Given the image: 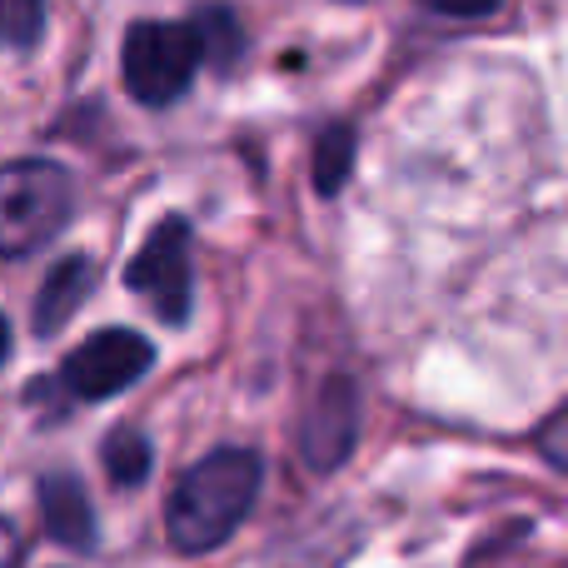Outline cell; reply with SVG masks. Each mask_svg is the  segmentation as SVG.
<instances>
[{
    "label": "cell",
    "instance_id": "obj_1",
    "mask_svg": "<svg viewBox=\"0 0 568 568\" xmlns=\"http://www.w3.org/2000/svg\"><path fill=\"white\" fill-rule=\"evenodd\" d=\"M265 479L255 449H215L180 474L165 499V534L180 554H210L240 529Z\"/></svg>",
    "mask_w": 568,
    "mask_h": 568
},
{
    "label": "cell",
    "instance_id": "obj_2",
    "mask_svg": "<svg viewBox=\"0 0 568 568\" xmlns=\"http://www.w3.org/2000/svg\"><path fill=\"white\" fill-rule=\"evenodd\" d=\"M75 215V180L55 160L0 165V255L26 260L45 250Z\"/></svg>",
    "mask_w": 568,
    "mask_h": 568
},
{
    "label": "cell",
    "instance_id": "obj_14",
    "mask_svg": "<svg viewBox=\"0 0 568 568\" xmlns=\"http://www.w3.org/2000/svg\"><path fill=\"white\" fill-rule=\"evenodd\" d=\"M6 354H10V324H6V314H0V364H6Z\"/></svg>",
    "mask_w": 568,
    "mask_h": 568
},
{
    "label": "cell",
    "instance_id": "obj_13",
    "mask_svg": "<svg viewBox=\"0 0 568 568\" xmlns=\"http://www.w3.org/2000/svg\"><path fill=\"white\" fill-rule=\"evenodd\" d=\"M0 568H20V539L6 519H0Z\"/></svg>",
    "mask_w": 568,
    "mask_h": 568
},
{
    "label": "cell",
    "instance_id": "obj_8",
    "mask_svg": "<svg viewBox=\"0 0 568 568\" xmlns=\"http://www.w3.org/2000/svg\"><path fill=\"white\" fill-rule=\"evenodd\" d=\"M190 30H195L200 60H210V70H235L240 65V55H245V26H240V16L230 6L195 10Z\"/></svg>",
    "mask_w": 568,
    "mask_h": 568
},
{
    "label": "cell",
    "instance_id": "obj_6",
    "mask_svg": "<svg viewBox=\"0 0 568 568\" xmlns=\"http://www.w3.org/2000/svg\"><path fill=\"white\" fill-rule=\"evenodd\" d=\"M100 270L90 255H65L55 270L45 275V284H40L36 294V334H55L65 329L70 320L80 314V304L90 300V290H95Z\"/></svg>",
    "mask_w": 568,
    "mask_h": 568
},
{
    "label": "cell",
    "instance_id": "obj_9",
    "mask_svg": "<svg viewBox=\"0 0 568 568\" xmlns=\"http://www.w3.org/2000/svg\"><path fill=\"white\" fill-rule=\"evenodd\" d=\"M354 165V130L349 125H329L314 145V190L320 195H334V190L349 180Z\"/></svg>",
    "mask_w": 568,
    "mask_h": 568
},
{
    "label": "cell",
    "instance_id": "obj_7",
    "mask_svg": "<svg viewBox=\"0 0 568 568\" xmlns=\"http://www.w3.org/2000/svg\"><path fill=\"white\" fill-rule=\"evenodd\" d=\"M40 514H45V529L70 549L95 544V509H90L75 474H45L40 479Z\"/></svg>",
    "mask_w": 568,
    "mask_h": 568
},
{
    "label": "cell",
    "instance_id": "obj_5",
    "mask_svg": "<svg viewBox=\"0 0 568 568\" xmlns=\"http://www.w3.org/2000/svg\"><path fill=\"white\" fill-rule=\"evenodd\" d=\"M150 364H155V349H150L145 334L110 324V329L90 334L80 349H70V359L60 374H65L70 394H80V399H115V394L130 389Z\"/></svg>",
    "mask_w": 568,
    "mask_h": 568
},
{
    "label": "cell",
    "instance_id": "obj_11",
    "mask_svg": "<svg viewBox=\"0 0 568 568\" xmlns=\"http://www.w3.org/2000/svg\"><path fill=\"white\" fill-rule=\"evenodd\" d=\"M45 30V0H0V45H36Z\"/></svg>",
    "mask_w": 568,
    "mask_h": 568
},
{
    "label": "cell",
    "instance_id": "obj_12",
    "mask_svg": "<svg viewBox=\"0 0 568 568\" xmlns=\"http://www.w3.org/2000/svg\"><path fill=\"white\" fill-rule=\"evenodd\" d=\"M434 16H454V20H479L489 10H499V0H424Z\"/></svg>",
    "mask_w": 568,
    "mask_h": 568
},
{
    "label": "cell",
    "instance_id": "obj_10",
    "mask_svg": "<svg viewBox=\"0 0 568 568\" xmlns=\"http://www.w3.org/2000/svg\"><path fill=\"white\" fill-rule=\"evenodd\" d=\"M105 474L120 484V489H130V484H145L150 474V439L140 429H115L105 439Z\"/></svg>",
    "mask_w": 568,
    "mask_h": 568
},
{
    "label": "cell",
    "instance_id": "obj_4",
    "mask_svg": "<svg viewBox=\"0 0 568 568\" xmlns=\"http://www.w3.org/2000/svg\"><path fill=\"white\" fill-rule=\"evenodd\" d=\"M125 284L155 310V320L185 324L190 300H195V270H190V225L180 215L160 220L150 230V240L140 245V255L130 260Z\"/></svg>",
    "mask_w": 568,
    "mask_h": 568
},
{
    "label": "cell",
    "instance_id": "obj_3",
    "mask_svg": "<svg viewBox=\"0 0 568 568\" xmlns=\"http://www.w3.org/2000/svg\"><path fill=\"white\" fill-rule=\"evenodd\" d=\"M200 70V45L190 26H170V20H140L130 26L125 50H120V75L125 90L140 105H170L190 90Z\"/></svg>",
    "mask_w": 568,
    "mask_h": 568
}]
</instances>
